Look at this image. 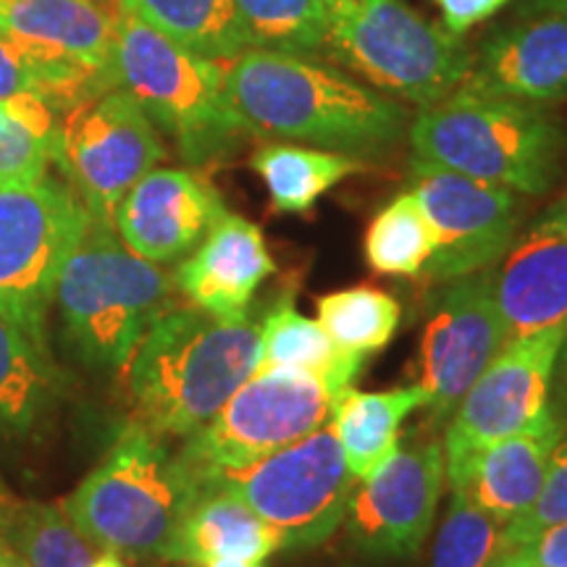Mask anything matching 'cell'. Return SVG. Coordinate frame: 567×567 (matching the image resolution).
I'll list each match as a JSON object with an SVG mask.
<instances>
[{
  "label": "cell",
  "mask_w": 567,
  "mask_h": 567,
  "mask_svg": "<svg viewBox=\"0 0 567 567\" xmlns=\"http://www.w3.org/2000/svg\"><path fill=\"white\" fill-rule=\"evenodd\" d=\"M226 92L250 137L360 161L381 158L408 137L410 113L396 97L310 55L247 48L226 61Z\"/></svg>",
  "instance_id": "1"
},
{
  "label": "cell",
  "mask_w": 567,
  "mask_h": 567,
  "mask_svg": "<svg viewBox=\"0 0 567 567\" xmlns=\"http://www.w3.org/2000/svg\"><path fill=\"white\" fill-rule=\"evenodd\" d=\"M260 323L224 321L195 305H174L142 337L126 365L137 421L166 439L200 431L255 373Z\"/></svg>",
  "instance_id": "2"
},
{
  "label": "cell",
  "mask_w": 567,
  "mask_h": 567,
  "mask_svg": "<svg viewBox=\"0 0 567 567\" xmlns=\"http://www.w3.org/2000/svg\"><path fill=\"white\" fill-rule=\"evenodd\" d=\"M111 11L116 87L130 92L193 166L237 153L250 132L226 92V63L155 30L132 0H111Z\"/></svg>",
  "instance_id": "3"
},
{
  "label": "cell",
  "mask_w": 567,
  "mask_h": 567,
  "mask_svg": "<svg viewBox=\"0 0 567 567\" xmlns=\"http://www.w3.org/2000/svg\"><path fill=\"white\" fill-rule=\"evenodd\" d=\"M408 145L413 163L544 195L559 176L567 137L547 109L460 84L410 118Z\"/></svg>",
  "instance_id": "4"
},
{
  "label": "cell",
  "mask_w": 567,
  "mask_h": 567,
  "mask_svg": "<svg viewBox=\"0 0 567 567\" xmlns=\"http://www.w3.org/2000/svg\"><path fill=\"white\" fill-rule=\"evenodd\" d=\"M203 488L182 450H168L166 436L137 421L126 425L63 509L95 549L124 559H163Z\"/></svg>",
  "instance_id": "5"
},
{
  "label": "cell",
  "mask_w": 567,
  "mask_h": 567,
  "mask_svg": "<svg viewBox=\"0 0 567 567\" xmlns=\"http://www.w3.org/2000/svg\"><path fill=\"white\" fill-rule=\"evenodd\" d=\"M174 276L134 255L109 221L92 218L59 276L66 347L95 373H122L147 329L174 308Z\"/></svg>",
  "instance_id": "6"
},
{
  "label": "cell",
  "mask_w": 567,
  "mask_h": 567,
  "mask_svg": "<svg viewBox=\"0 0 567 567\" xmlns=\"http://www.w3.org/2000/svg\"><path fill=\"white\" fill-rule=\"evenodd\" d=\"M326 48L368 87L425 109L455 92L473 66L460 34L405 0H323Z\"/></svg>",
  "instance_id": "7"
},
{
  "label": "cell",
  "mask_w": 567,
  "mask_h": 567,
  "mask_svg": "<svg viewBox=\"0 0 567 567\" xmlns=\"http://www.w3.org/2000/svg\"><path fill=\"white\" fill-rule=\"evenodd\" d=\"M90 221L59 176L0 182V316L42 347L59 276Z\"/></svg>",
  "instance_id": "8"
},
{
  "label": "cell",
  "mask_w": 567,
  "mask_h": 567,
  "mask_svg": "<svg viewBox=\"0 0 567 567\" xmlns=\"http://www.w3.org/2000/svg\"><path fill=\"white\" fill-rule=\"evenodd\" d=\"M281 538L284 549L321 547L344 523L358 478L347 467L331 423L255 463L213 476Z\"/></svg>",
  "instance_id": "9"
},
{
  "label": "cell",
  "mask_w": 567,
  "mask_h": 567,
  "mask_svg": "<svg viewBox=\"0 0 567 567\" xmlns=\"http://www.w3.org/2000/svg\"><path fill=\"white\" fill-rule=\"evenodd\" d=\"M350 381L308 371L252 373L226 405L187 436L182 455L205 486L213 476L237 471L300 442L329 423L339 392Z\"/></svg>",
  "instance_id": "10"
},
{
  "label": "cell",
  "mask_w": 567,
  "mask_h": 567,
  "mask_svg": "<svg viewBox=\"0 0 567 567\" xmlns=\"http://www.w3.org/2000/svg\"><path fill=\"white\" fill-rule=\"evenodd\" d=\"M163 158L158 126L122 87L61 113L53 163L97 221L113 224L122 197Z\"/></svg>",
  "instance_id": "11"
},
{
  "label": "cell",
  "mask_w": 567,
  "mask_h": 567,
  "mask_svg": "<svg viewBox=\"0 0 567 567\" xmlns=\"http://www.w3.org/2000/svg\"><path fill=\"white\" fill-rule=\"evenodd\" d=\"M567 337V321L509 339L467 389L444 434L446 473L473 452L520 434L551 405V375Z\"/></svg>",
  "instance_id": "12"
},
{
  "label": "cell",
  "mask_w": 567,
  "mask_h": 567,
  "mask_svg": "<svg viewBox=\"0 0 567 567\" xmlns=\"http://www.w3.org/2000/svg\"><path fill=\"white\" fill-rule=\"evenodd\" d=\"M410 193L434 231L431 281L478 274L505 258L523 221L520 195L471 176L410 161Z\"/></svg>",
  "instance_id": "13"
},
{
  "label": "cell",
  "mask_w": 567,
  "mask_h": 567,
  "mask_svg": "<svg viewBox=\"0 0 567 567\" xmlns=\"http://www.w3.org/2000/svg\"><path fill=\"white\" fill-rule=\"evenodd\" d=\"M492 268L444 281L429 300L417 344V386L429 394L436 421L455 413L473 381L505 344Z\"/></svg>",
  "instance_id": "14"
},
{
  "label": "cell",
  "mask_w": 567,
  "mask_h": 567,
  "mask_svg": "<svg viewBox=\"0 0 567 567\" xmlns=\"http://www.w3.org/2000/svg\"><path fill=\"white\" fill-rule=\"evenodd\" d=\"M444 481L442 444L396 446L352 492L344 528L354 551L379 563L415 557L434 526Z\"/></svg>",
  "instance_id": "15"
},
{
  "label": "cell",
  "mask_w": 567,
  "mask_h": 567,
  "mask_svg": "<svg viewBox=\"0 0 567 567\" xmlns=\"http://www.w3.org/2000/svg\"><path fill=\"white\" fill-rule=\"evenodd\" d=\"M224 213V197L203 174L155 166L116 205L113 229L134 255L168 266L187 258Z\"/></svg>",
  "instance_id": "16"
},
{
  "label": "cell",
  "mask_w": 567,
  "mask_h": 567,
  "mask_svg": "<svg viewBox=\"0 0 567 567\" xmlns=\"http://www.w3.org/2000/svg\"><path fill=\"white\" fill-rule=\"evenodd\" d=\"M463 84L538 109L567 101V13L517 19L488 34Z\"/></svg>",
  "instance_id": "17"
},
{
  "label": "cell",
  "mask_w": 567,
  "mask_h": 567,
  "mask_svg": "<svg viewBox=\"0 0 567 567\" xmlns=\"http://www.w3.org/2000/svg\"><path fill=\"white\" fill-rule=\"evenodd\" d=\"M276 264L258 224L226 210L174 274L176 289L205 313L234 321L247 316L255 292Z\"/></svg>",
  "instance_id": "18"
},
{
  "label": "cell",
  "mask_w": 567,
  "mask_h": 567,
  "mask_svg": "<svg viewBox=\"0 0 567 567\" xmlns=\"http://www.w3.org/2000/svg\"><path fill=\"white\" fill-rule=\"evenodd\" d=\"M565 429L567 421L549 405L526 431L473 452L463 465L446 473V481L452 488H463L496 523L507 526L536 502L549 457Z\"/></svg>",
  "instance_id": "19"
},
{
  "label": "cell",
  "mask_w": 567,
  "mask_h": 567,
  "mask_svg": "<svg viewBox=\"0 0 567 567\" xmlns=\"http://www.w3.org/2000/svg\"><path fill=\"white\" fill-rule=\"evenodd\" d=\"M505 342L567 321V237L528 229L494 268Z\"/></svg>",
  "instance_id": "20"
},
{
  "label": "cell",
  "mask_w": 567,
  "mask_h": 567,
  "mask_svg": "<svg viewBox=\"0 0 567 567\" xmlns=\"http://www.w3.org/2000/svg\"><path fill=\"white\" fill-rule=\"evenodd\" d=\"M0 27L116 87L111 0H0Z\"/></svg>",
  "instance_id": "21"
},
{
  "label": "cell",
  "mask_w": 567,
  "mask_h": 567,
  "mask_svg": "<svg viewBox=\"0 0 567 567\" xmlns=\"http://www.w3.org/2000/svg\"><path fill=\"white\" fill-rule=\"evenodd\" d=\"M279 549H284L279 534L245 502L224 488L205 486L184 513L163 559L184 565H208L218 559L266 563Z\"/></svg>",
  "instance_id": "22"
},
{
  "label": "cell",
  "mask_w": 567,
  "mask_h": 567,
  "mask_svg": "<svg viewBox=\"0 0 567 567\" xmlns=\"http://www.w3.org/2000/svg\"><path fill=\"white\" fill-rule=\"evenodd\" d=\"M421 408H429V394L417 384L386 392H360L347 386L339 392L329 423L354 478H368L394 455L402 423Z\"/></svg>",
  "instance_id": "23"
},
{
  "label": "cell",
  "mask_w": 567,
  "mask_h": 567,
  "mask_svg": "<svg viewBox=\"0 0 567 567\" xmlns=\"http://www.w3.org/2000/svg\"><path fill=\"white\" fill-rule=\"evenodd\" d=\"M250 166L266 184L274 213H287V216L310 213L339 182L365 172V161L352 158V155L281 140L258 147Z\"/></svg>",
  "instance_id": "24"
},
{
  "label": "cell",
  "mask_w": 567,
  "mask_h": 567,
  "mask_svg": "<svg viewBox=\"0 0 567 567\" xmlns=\"http://www.w3.org/2000/svg\"><path fill=\"white\" fill-rule=\"evenodd\" d=\"M59 394L61 379L48 347L0 316V431L30 434L51 415Z\"/></svg>",
  "instance_id": "25"
},
{
  "label": "cell",
  "mask_w": 567,
  "mask_h": 567,
  "mask_svg": "<svg viewBox=\"0 0 567 567\" xmlns=\"http://www.w3.org/2000/svg\"><path fill=\"white\" fill-rule=\"evenodd\" d=\"M368 354L347 352L313 318L302 316L292 300L276 302L260 323V354L255 373L308 371L337 375L354 384Z\"/></svg>",
  "instance_id": "26"
},
{
  "label": "cell",
  "mask_w": 567,
  "mask_h": 567,
  "mask_svg": "<svg viewBox=\"0 0 567 567\" xmlns=\"http://www.w3.org/2000/svg\"><path fill=\"white\" fill-rule=\"evenodd\" d=\"M155 30L210 61H231L250 48L234 0H132Z\"/></svg>",
  "instance_id": "27"
},
{
  "label": "cell",
  "mask_w": 567,
  "mask_h": 567,
  "mask_svg": "<svg viewBox=\"0 0 567 567\" xmlns=\"http://www.w3.org/2000/svg\"><path fill=\"white\" fill-rule=\"evenodd\" d=\"M0 536L30 567H87L95 547L71 523L63 505L0 502Z\"/></svg>",
  "instance_id": "28"
},
{
  "label": "cell",
  "mask_w": 567,
  "mask_h": 567,
  "mask_svg": "<svg viewBox=\"0 0 567 567\" xmlns=\"http://www.w3.org/2000/svg\"><path fill=\"white\" fill-rule=\"evenodd\" d=\"M434 231L410 189L371 218L363 250L368 266L381 276H421L434 258Z\"/></svg>",
  "instance_id": "29"
},
{
  "label": "cell",
  "mask_w": 567,
  "mask_h": 567,
  "mask_svg": "<svg viewBox=\"0 0 567 567\" xmlns=\"http://www.w3.org/2000/svg\"><path fill=\"white\" fill-rule=\"evenodd\" d=\"M318 323L347 352L371 354L392 342L402 321L394 295L379 287L337 289L316 300Z\"/></svg>",
  "instance_id": "30"
},
{
  "label": "cell",
  "mask_w": 567,
  "mask_h": 567,
  "mask_svg": "<svg viewBox=\"0 0 567 567\" xmlns=\"http://www.w3.org/2000/svg\"><path fill=\"white\" fill-rule=\"evenodd\" d=\"M250 48L318 55L326 48L323 0H234Z\"/></svg>",
  "instance_id": "31"
},
{
  "label": "cell",
  "mask_w": 567,
  "mask_h": 567,
  "mask_svg": "<svg viewBox=\"0 0 567 567\" xmlns=\"http://www.w3.org/2000/svg\"><path fill=\"white\" fill-rule=\"evenodd\" d=\"M55 111L38 95L0 101V182L38 179L53 163Z\"/></svg>",
  "instance_id": "32"
},
{
  "label": "cell",
  "mask_w": 567,
  "mask_h": 567,
  "mask_svg": "<svg viewBox=\"0 0 567 567\" xmlns=\"http://www.w3.org/2000/svg\"><path fill=\"white\" fill-rule=\"evenodd\" d=\"M499 536L502 523L478 507L463 488H452L429 567H488L499 555Z\"/></svg>",
  "instance_id": "33"
},
{
  "label": "cell",
  "mask_w": 567,
  "mask_h": 567,
  "mask_svg": "<svg viewBox=\"0 0 567 567\" xmlns=\"http://www.w3.org/2000/svg\"><path fill=\"white\" fill-rule=\"evenodd\" d=\"M563 523H567V429L551 452L547 476H544L542 492H538L534 505L520 517L509 520L507 526H502L499 555L520 547L530 536L542 534L544 528L563 526Z\"/></svg>",
  "instance_id": "34"
},
{
  "label": "cell",
  "mask_w": 567,
  "mask_h": 567,
  "mask_svg": "<svg viewBox=\"0 0 567 567\" xmlns=\"http://www.w3.org/2000/svg\"><path fill=\"white\" fill-rule=\"evenodd\" d=\"M59 59L45 48L17 38L0 27V101L38 95L45 101Z\"/></svg>",
  "instance_id": "35"
},
{
  "label": "cell",
  "mask_w": 567,
  "mask_h": 567,
  "mask_svg": "<svg viewBox=\"0 0 567 567\" xmlns=\"http://www.w3.org/2000/svg\"><path fill=\"white\" fill-rule=\"evenodd\" d=\"M513 0H434V6L442 11L444 27L452 34H463L473 27H478L481 21L492 19L505 9Z\"/></svg>",
  "instance_id": "36"
},
{
  "label": "cell",
  "mask_w": 567,
  "mask_h": 567,
  "mask_svg": "<svg viewBox=\"0 0 567 567\" xmlns=\"http://www.w3.org/2000/svg\"><path fill=\"white\" fill-rule=\"evenodd\" d=\"M536 567H567V523L544 528L542 534L530 536L526 544L509 549Z\"/></svg>",
  "instance_id": "37"
},
{
  "label": "cell",
  "mask_w": 567,
  "mask_h": 567,
  "mask_svg": "<svg viewBox=\"0 0 567 567\" xmlns=\"http://www.w3.org/2000/svg\"><path fill=\"white\" fill-rule=\"evenodd\" d=\"M551 392H555V400L551 405L559 410V415L567 421V337L563 347H559L557 354V365H555V375H551Z\"/></svg>",
  "instance_id": "38"
},
{
  "label": "cell",
  "mask_w": 567,
  "mask_h": 567,
  "mask_svg": "<svg viewBox=\"0 0 567 567\" xmlns=\"http://www.w3.org/2000/svg\"><path fill=\"white\" fill-rule=\"evenodd\" d=\"M530 229L555 231V234H565V237H567V195L559 197L557 203H551L549 208L536 218Z\"/></svg>",
  "instance_id": "39"
},
{
  "label": "cell",
  "mask_w": 567,
  "mask_h": 567,
  "mask_svg": "<svg viewBox=\"0 0 567 567\" xmlns=\"http://www.w3.org/2000/svg\"><path fill=\"white\" fill-rule=\"evenodd\" d=\"M517 19L538 17V13H567V0H517Z\"/></svg>",
  "instance_id": "40"
},
{
  "label": "cell",
  "mask_w": 567,
  "mask_h": 567,
  "mask_svg": "<svg viewBox=\"0 0 567 567\" xmlns=\"http://www.w3.org/2000/svg\"><path fill=\"white\" fill-rule=\"evenodd\" d=\"M0 567H30L17 555V549H13L3 536H0Z\"/></svg>",
  "instance_id": "41"
},
{
  "label": "cell",
  "mask_w": 567,
  "mask_h": 567,
  "mask_svg": "<svg viewBox=\"0 0 567 567\" xmlns=\"http://www.w3.org/2000/svg\"><path fill=\"white\" fill-rule=\"evenodd\" d=\"M488 567H536V565L528 563V559H523L520 555H515V551H502V555H496V559Z\"/></svg>",
  "instance_id": "42"
},
{
  "label": "cell",
  "mask_w": 567,
  "mask_h": 567,
  "mask_svg": "<svg viewBox=\"0 0 567 567\" xmlns=\"http://www.w3.org/2000/svg\"><path fill=\"white\" fill-rule=\"evenodd\" d=\"M87 567H126L124 557L113 555V551H101V555L92 557V563Z\"/></svg>",
  "instance_id": "43"
},
{
  "label": "cell",
  "mask_w": 567,
  "mask_h": 567,
  "mask_svg": "<svg viewBox=\"0 0 567 567\" xmlns=\"http://www.w3.org/2000/svg\"><path fill=\"white\" fill-rule=\"evenodd\" d=\"M187 567H200V565H187Z\"/></svg>",
  "instance_id": "44"
}]
</instances>
